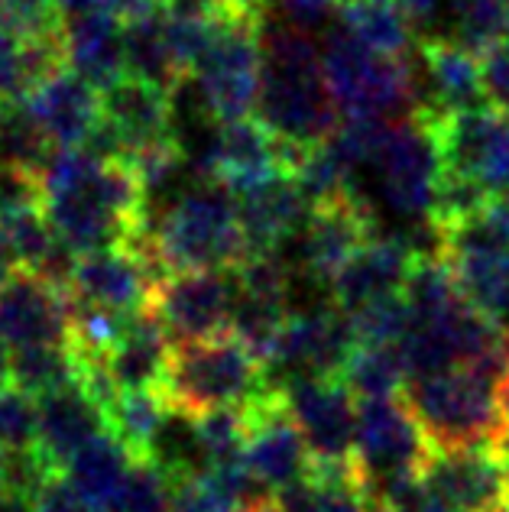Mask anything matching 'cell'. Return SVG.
Returning a JSON list of instances; mask_svg holds the SVG:
<instances>
[{"mask_svg":"<svg viewBox=\"0 0 509 512\" xmlns=\"http://www.w3.org/2000/svg\"><path fill=\"white\" fill-rule=\"evenodd\" d=\"M127 247L156 282L182 269H237L250 256L237 195L214 179H202V185L169 201L166 211L150 218L146 231Z\"/></svg>","mask_w":509,"mask_h":512,"instance_id":"obj_1","label":"cell"},{"mask_svg":"<svg viewBox=\"0 0 509 512\" xmlns=\"http://www.w3.org/2000/svg\"><path fill=\"white\" fill-rule=\"evenodd\" d=\"M257 117L296 150L325 143L344 120L325 75V56L292 23H270L266 30Z\"/></svg>","mask_w":509,"mask_h":512,"instance_id":"obj_2","label":"cell"},{"mask_svg":"<svg viewBox=\"0 0 509 512\" xmlns=\"http://www.w3.org/2000/svg\"><path fill=\"white\" fill-rule=\"evenodd\" d=\"M276 386L270 367L234 331H227L218 338L172 344L159 393L172 412L195 419L211 409L253 406Z\"/></svg>","mask_w":509,"mask_h":512,"instance_id":"obj_3","label":"cell"},{"mask_svg":"<svg viewBox=\"0 0 509 512\" xmlns=\"http://www.w3.org/2000/svg\"><path fill=\"white\" fill-rule=\"evenodd\" d=\"M270 23L273 13L266 0H231L227 7L218 36L192 75L198 107L214 124L250 117L257 107Z\"/></svg>","mask_w":509,"mask_h":512,"instance_id":"obj_4","label":"cell"},{"mask_svg":"<svg viewBox=\"0 0 509 512\" xmlns=\"http://www.w3.org/2000/svg\"><path fill=\"white\" fill-rule=\"evenodd\" d=\"M406 402L432 448L506 444L500 380L477 367H451L406 386Z\"/></svg>","mask_w":509,"mask_h":512,"instance_id":"obj_5","label":"cell"},{"mask_svg":"<svg viewBox=\"0 0 509 512\" xmlns=\"http://www.w3.org/2000/svg\"><path fill=\"white\" fill-rule=\"evenodd\" d=\"M321 56L341 117H409L422 104L415 69L406 56H386L344 30L328 36Z\"/></svg>","mask_w":509,"mask_h":512,"instance_id":"obj_6","label":"cell"},{"mask_svg":"<svg viewBox=\"0 0 509 512\" xmlns=\"http://www.w3.org/2000/svg\"><path fill=\"white\" fill-rule=\"evenodd\" d=\"M373 172H377V188L386 208L399 218L432 224L441 188V153L435 127L422 104L403 124H390L373 156Z\"/></svg>","mask_w":509,"mask_h":512,"instance_id":"obj_7","label":"cell"},{"mask_svg":"<svg viewBox=\"0 0 509 512\" xmlns=\"http://www.w3.org/2000/svg\"><path fill=\"white\" fill-rule=\"evenodd\" d=\"M435 127L441 172L484 188L487 195H509V117L497 104L445 107L422 104Z\"/></svg>","mask_w":509,"mask_h":512,"instance_id":"obj_8","label":"cell"},{"mask_svg":"<svg viewBox=\"0 0 509 512\" xmlns=\"http://www.w3.org/2000/svg\"><path fill=\"white\" fill-rule=\"evenodd\" d=\"M305 150H296L276 137L260 117H240L218 124L205 146L192 159L198 179L224 182L231 192H244L276 175H296Z\"/></svg>","mask_w":509,"mask_h":512,"instance_id":"obj_9","label":"cell"},{"mask_svg":"<svg viewBox=\"0 0 509 512\" xmlns=\"http://www.w3.org/2000/svg\"><path fill=\"white\" fill-rule=\"evenodd\" d=\"M428 454H432V441L409 409L406 396L360 399L354 464L370 490L393 477L422 474Z\"/></svg>","mask_w":509,"mask_h":512,"instance_id":"obj_10","label":"cell"},{"mask_svg":"<svg viewBox=\"0 0 509 512\" xmlns=\"http://www.w3.org/2000/svg\"><path fill=\"white\" fill-rule=\"evenodd\" d=\"M422 480L441 512H503L509 509V448H432Z\"/></svg>","mask_w":509,"mask_h":512,"instance_id":"obj_11","label":"cell"},{"mask_svg":"<svg viewBox=\"0 0 509 512\" xmlns=\"http://www.w3.org/2000/svg\"><path fill=\"white\" fill-rule=\"evenodd\" d=\"M234 302V269H182L156 282L150 308L166 325L172 344H182L231 331Z\"/></svg>","mask_w":509,"mask_h":512,"instance_id":"obj_12","label":"cell"},{"mask_svg":"<svg viewBox=\"0 0 509 512\" xmlns=\"http://www.w3.org/2000/svg\"><path fill=\"white\" fill-rule=\"evenodd\" d=\"M283 389L312 451V464H354L357 396L351 386L341 376H296Z\"/></svg>","mask_w":509,"mask_h":512,"instance_id":"obj_13","label":"cell"},{"mask_svg":"<svg viewBox=\"0 0 509 512\" xmlns=\"http://www.w3.org/2000/svg\"><path fill=\"white\" fill-rule=\"evenodd\" d=\"M354 344L351 318L338 305L292 312L266 367L276 383H289L296 376H341Z\"/></svg>","mask_w":509,"mask_h":512,"instance_id":"obj_14","label":"cell"},{"mask_svg":"<svg viewBox=\"0 0 509 512\" xmlns=\"http://www.w3.org/2000/svg\"><path fill=\"white\" fill-rule=\"evenodd\" d=\"M72 292L43 273L17 269L0 289V347L20 350L36 344H69Z\"/></svg>","mask_w":509,"mask_h":512,"instance_id":"obj_15","label":"cell"},{"mask_svg":"<svg viewBox=\"0 0 509 512\" xmlns=\"http://www.w3.org/2000/svg\"><path fill=\"white\" fill-rule=\"evenodd\" d=\"M377 237V214L364 195H347L312 205L305 227L299 231V266L308 279L331 286V279L347 260Z\"/></svg>","mask_w":509,"mask_h":512,"instance_id":"obj_16","label":"cell"},{"mask_svg":"<svg viewBox=\"0 0 509 512\" xmlns=\"http://www.w3.org/2000/svg\"><path fill=\"white\" fill-rule=\"evenodd\" d=\"M250 438L244 448V461L253 477L263 483V490L279 493L289 483H296L312 467V451L302 435L299 422L292 419L286 402V389L279 383L266 399L250 406Z\"/></svg>","mask_w":509,"mask_h":512,"instance_id":"obj_17","label":"cell"},{"mask_svg":"<svg viewBox=\"0 0 509 512\" xmlns=\"http://www.w3.org/2000/svg\"><path fill=\"white\" fill-rule=\"evenodd\" d=\"M23 104L56 150L85 146L101 120V88H95L69 65L56 69L46 82H39L23 98Z\"/></svg>","mask_w":509,"mask_h":512,"instance_id":"obj_18","label":"cell"},{"mask_svg":"<svg viewBox=\"0 0 509 512\" xmlns=\"http://www.w3.org/2000/svg\"><path fill=\"white\" fill-rule=\"evenodd\" d=\"M156 279L130 247H104L78 253L69 292L78 302L133 315L150 305Z\"/></svg>","mask_w":509,"mask_h":512,"instance_id":"obj_19","label":"cell"},{"mask_svg":"<svg viewBox=\"0 0 509 512\" xmlns=\"http://www.w3.org/2000/svg\"><path fill=\"white\" fill-rule=\"evenodd\" d=\"M419 247H412L406 237L396 234H377L370 244L360 247L338 276L331 279L328 299L338 305L344 315L357 312L380 295L399 292L406 286L415 260H419Z\"/></svg>","mask_w":509,"mask_h":512,"instance_id":"obj_20","label":"cell"},{"mask_svg":"<svg viewBox=\"0 0 509 512\" xmlns=\"http://www.w3.org/2000/svg\"><path fill=\"white\" fill-rule=\"evenodd\" d=\"M36 412H39L36 451L52 470H65V464L88 441H95L101 431L111 428L107 412L85 393L78 380L39 396Z\"/></svg>","mask_w":509,"mask_h":512,"instance_id":"obj_21","label":"cell"},{"mask_svg":"<svg viewBox=\"0 0 509 512\" xmlns=\"http://www.w3.org/2000/svg\"><path fill=\"white\" fill-rule=\"evenodd\" d=\"M234 195L250 253L279 250L289 237L302 231L312 214V201L302 192L296 175H276V179L250 185Z\"/></svg>","mask_w":509,"mask_h":512,"instance_id":"obj_22","label":"cell"},{"mask_svg":"<svg viewBox=\"0 0 509 512\" xmlns=\"http://www.w3.org/2000/svg\"><path fill=\"white\" fill-rule=\"evenodd\" d=\"M101 114L120 130L130 156L140 146L176 133V91L127 72L101 91Z\"/></svg>","mask_w":509,"mask_h":512,"instance_id":"obj_23","label":"cell"},{"mask_svg":"<svg viewBox=\"0 0 509 512\" xmlns=\"http://www.w3.org/2000/svg\"><path fill=\"white\" fill-rule=\"evenodd\" d=\"M62 49L65 65L101 91L127 75L124 20L107 10L62 17Z\"/></svg>","mask_w":509,"mask_h":512,"instance_id":"obj_24","label":"cell"},{"mask_svg":"<svg viewBox=\"0 0 509 512\" xmlns=\"http://www.w3.org/2000/svg\"><path fill=\"white\" fill-rule=\"evenodd\" d=\"M419 56L425 65L428 88H432V101L428 104L445 107V111L490 104L487 88H484V69H480V56L467 49L464 43L428 33L419 39Z\"/></svg>","mask_w":509,"mask_h":512,"instance_id":"obj_25","label":"cell"},{"mask_svg":"<svg viewBox=\"0 0 509 512\" xmlns=\"http://www.w3.org/2000/svg\"><path fill=\"white\" fill-rule=\"evenodd\" d=\"M172 338L150 305L127 318L124 338L107 354L120 389H159L169 367Z\"/></svg>","mask_w":509,"mask_h":512,"instance_id":"obj_26","label":"cell"},{"mask_svg":"<svg viewBox=\"0 0 509 512\" xmlns=\"http://www.w3.org/2000/svg\"><path fill=\"white\" fill-rule=\"evenodd\" d=\"M438 250L448 256L464 299L497 325H509V247L464 240Z\"/></svg>","mask_w":509,"mask_h":512,"instance_id":"obj_27","label":"cell"},{"mask_svg":"<svg viewBox=\"0 0 509 512\" xmlns=\"http://www.w3.org/2000/svg\"><path fill=\"white\" fill-rule=\"evenodd\" d=\"M276 496L286 512H373L377 496L360 477L357 464H312L308 474Z\"/></svg>","mask_w":509,"mask_h":512,"instance_id":"obj_28","label":"cell"},{"mask_svg":"<svg viewBox=\"0 0 509 512\" xmlns=\"http://www.w3.org/2000/svg\"><path fill=\"white\" fill-rule=\"evenodd\" d=\"M133 461H137V454L127 448V441L120 438L114 428H107L65 464L62 474L69 477L91 503H98L107 512L114 503V496L120 493V487H124Z\"/></svg>","mask_w":509,"mask_h":512,"instance_id":"obj_29","label":"cell"},{"mask_svg":"<svg viewBox=\"0 0 509 512\" xmlns=\"http://www.w3.org/2000/svg\"><path fill=\"white\" fill-rule=\"evenodd\" d=\"M124 46H127V72L130 75L150 78V82L172 88V91L185 82L176 59H172L163 4L150 13L124 20Z\"/></svg>","mask_w":509,"mask_h":512,"instance_id":"obj_30","label":"cell"},{"mask_svg":"<svg viewBox=\"0 0 509 512\" xmlns=\"http://www.w3.org/2000/svg\"><path fill=\"white\" fill-rule=\"evenodd\" d=\"M338 20L344 33L386 56H406L412 46V20L399 0H341Z\"/></svg>","mask_w":509,"mask_h":512,"instance_id":"obj_31","label":"cell"},{"mask_svg":"<svg viewBox=\"0 0 509 512\" xmlns=\"http://www.w3.org/2000/svg\"><path fill=\"white\" fill-rule=\"evenodd\" d=\"M341 380L360 399H393L409 386L406 360L399 344H354L341 367Z\"/></svg>","mask_w":509,"mask_h":512,"instance_id":"obj_32","label":"cell"},{"mask_svg":"<svg viewBox=\"0 0 509 512\" xmlns=\"http://www.w3.org/2000/svg\"><path fill=\"white\" fill-rule=\"evenodd\" d=\"M78 380V357L72 344H36L10 350V386L39 399L49 389Z\"/></svg>","mask_w":509,"mask_h":512,"instance_id":"obj_33","label":"cell"},{"mask_svg":"<svg viewBox=\"0 0 509 512\" xmlns=\"http://www.w3.org/2000/svg\"><path fill=\"white\" fill-rule=\"evenodd\" d=\"M169 419V406L159 389H124L111 409V428L137 457H150L156 435Z\"/></svg>","mask_w":509,"mask_h":512,"instance_id":"obj_34","label":"cell"},{"mask_svg":"<svg viewBox=\"0 0 509 512\" xmlns=\"http://www.w3.org/2000/svg\"><path fill=\"white\" fill-rule=\"evenodd\" d=\"M250 406H227L211 409L205 415H195L198 444L205 454V470L224 461H237L244 457L247 438H250Z\"/></svg>","mask_w":509,"mask_h":512,"instance_id":"obj_35","label":"cell"},{"mask_svg":"<svg viewBox=\"0 0 509 512\" xmlns=\"http://www.w3.org/2000/svg\"><path fill=\"white\" fill-rule=\"evenodd\" d=\"M0 237L7 240V247L13 253V260H17V266L33 269V273L43 269L49 253L59 244V237H56V231H52L43 205L4 214V218H0Z\"/></svg>","mask_w":509,"mask_h":512,"instance_id":"obj_36","label":"cell"},{"mask_svg":"<svg viewBox=\"0 0 509 512\" xmlns=\"http://www.w3.org/2000/svg\"><path fill=\"white\" fill-rule=\"evenodd\" d=\"M176 477L156 457H137L107 512H172Z\"/></svg>","mask_w":509,"mask_h":512,"instance_id":"obj_37","label":"cell"},{"mask_svg":"<svg viewBox=\"0 0 509 512\" xmlns=\"http://www.w3.org/2000/svg\"><path fill=\"white\" fill-rule=\"evenodd\" d=\"M454 39L477 56L509 39V7L503 0H451Z\"/></svg>","mask_w":509,"mask_h":512,"instance_id":"obj_38","label":"cell"},{"mask_svg":"<svg viewBox=\"0 0 509 512\" xmlns=\"http://www.w3.org/2000/svg\"><path fill=\"white\" fill-rule=\"evenodd\" d=\"M347 318H351L354 338L360 344H399L412 328V305L406 299V289H399L360 305Z\"/></svg>","mask_w":509,"mask_h":512,"instance_id":"obj_39","label":"cell"},{"mask_svg":"<svg viewBox=\"0 0 509 512\" xmlns=\"http://www.w3.org/2000/svg\"><path fill=\"white\" fill-rule=\"evenodd\" d=\"M36 428H39L36 399L26 396L17 386L0 389V451L17 454L36 448Z\"/></svg>","mask_w":509,"mask_h":512,"instance_id":"obj_40","label":"cell"},{"mask_svg":"<svg viewBox=\"0 0 509 512\" xmlns=\"http://www.w3.org/2000/svg\"><path fill=\"white\" fill-rule=\"evenodd\" d=\"M240 506L208 470L176 477V493H172V512H240Z\"/></svg>","mask_w":509,"mask_h":512,"instance_id":"obj_41","label":"cell"},{"mask_svg":"<svg viewBox=\"0 0 509 512\" xmlns=\"http://www.w3.org/2000/svg\"><path fill=\"white\" fill-rule=\"evenodd\" d=\"M33 512H104V509L98 503H91L59 470V474H49L43 480V487L33 493Z\"/></svg>","mask_w":509,"mask_h":512,"instance_id":"obj_42","label":"cell"},{"mask_svg":"<svg viewBox=\"0 0 509 512\" xmlns=\"http://www.w3.org/2000/svg\"><path fill=\"white\" fill-rule=\"evenodd\" d=\"M26 98L23 78V39L0 30V111L13 101Z\"/></svg>","mask_w":509,"mask_h":512,"instance_id":"obj_43","label":"cell"},{"mask_svg":"<svg viewBox=\"0 0 509 512\" xmlns=\"http://www.w3.org/2000/svg\"><path fill=\"white\" fill-rule=\"evenodd\" d=\"M480 69H484L487 101L497 107H506L509 104V39L506 43L490 46L484 56H480Z\"/></svg>","mask_w":509,"mask_h":512,"instance_id":"obj_44","label":"cell"},{"mask_svg":"<svg viewBox=\"0 0 509 512\" xmlns=\"http://www.w3.org/2000/svg\"><path fill=\"white\" fill-rule=\"evenodd\" d=\"M276 7L286 23L299 26V30H312L341 10V0H276Z\"/></svg>","mask_w":509,"mask_h":512,"instance_id":"obj_45","label":"cell"},{"mask_svg":"<svg viewBox=\"0 0 509 512\" xmlns=\"http://www.w3.org/2000/svg\"><path fill=\"white\" fill-rule=\"evenodd\" d=\"M159 4H163V0H95L98 10L114 13V17H120V20H130V17H140V13H150Z\"/></svg>","mask_w":509,"mask_h":512,"instance_id":"obj_46","label":"cell"},{"mask_svg":"<svg viewBox=\"0 0 509 512\" xmlns=\"http://www.w3.org/2000/svg\"><path fill=\"white\" fill-rule=\"evenodd\" d=\"M438 4H441V0H399V7L406 10V17H409L412 23H419V26L435 17Z\"/></svg>","mask_w":509,"mask_h":512,"instance_id":"obj_47","label":"cell"},{"mask_svg":"<svg viewBox=\"0 0 509 512\" xmlns=\"http://www.w3.org/2000/svg\"><path fill=\"white\" fill-rule=\"evenodd\" d=\"M0 512H33V493L7 490L0 496Z\"/></svg>","mask_w":509,"mask_h":512,"instance_id":"obj_48","label":"cell"},{"mask_svg":"<svg viewBox=\"0 0 509 512\" xmlns=\"http://www.w3.org/2000/svg\"><path fill=\"white\" fill-rule=\"evenodd\" d=\"M17 260H13V253H10V247H7V240L0 237V289L7 286V282L13 279V273H17Z\"/></svg>","mask_w":509,"mask_h":512,"instance_id":"obj_49","label":"cell"},{"mask_svg":"<svg viewBox=\"0 0 509 512\" xmlns=\"http://www.w3.org/2000/svg\"><path fill=\"white\" fill-rule=\"evenodd\" d=\"M240 512H286V509L276 503V496H263V500H257V503L244 506Z\"/></svg>","mask_w":509,"mask_h":512,"instance_id":"obj_50","label":"cell"},{"mask_svg":"<svg viewBox=\"0 0 509 512\" xmlns=\"http://www.w3.org/2000/svg\"><path fill=\"white\" fill-rule=\"evenodd\" d=\"M10 490V480H7V454L0 451V496Z\"/></svg>","mask_w":509,"mask_h":512,"instance_id":"obj_51","label":"cell"},{"mask_svg":"<svg viewBox=\"0 0 509 512\" xmlns=\"http://www.w3.org/2000/svg\"><path fill=\"white\" fill-rule=\"evenodd\" d=\"M503 111H506V117H509V104H506V107H503Z\"/></svg>","mask_w":509,"mask_h":512,"instance_id":"obj_52","label":"cell"},{"mask_svg":"<svg viewBox=\"0 0 509 512\" xmlns=\"http://www.w3.org/2000/svg\"><path fill=\"white\" fill-rule=\"evenodd\" d=\"M506 344H509V331H506Z\"/></svg>","mask_w":509,"mask_h":512,"instance_id":"obj_53","label":"cell"},{"mask_svg":"<svg viewBox=\"0 0 509 512\" xmlns=\"http://www.w3.org/2000/svg\"><path fill=\"white\" fill-rule=\"evenodd\" d=\"M503 512H509V509H503Z\"/></svg>","mask_w":509,"mask_h":512,"instance_id":"obj_54","label":"cell"}]
</instances>
